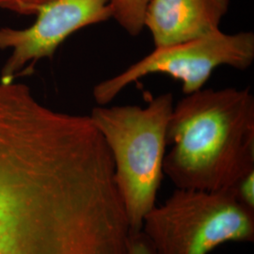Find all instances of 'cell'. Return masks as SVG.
<instances>
[{"label": "cell", "instance_id": "cell-1", "mask_svg": "<svg viewBox=\"0 0 254 254\" xmlns=\"http://www.w3.org/2000/svg\"><path fill=\"white\" fill-rule=\"evenodd\" d=\"M164 175L176 189L220 191L254 171V96L249 88L201 89L174 103Z\"/></svg>", "mask_w": 254, "mask_h": 254}, {"label": "cell", "instance_id": "cell-2", "mask_svg": "<svg viewBox=\"0 0 254 254\" xmlns=\"http://www.w3.org/2000/svg\"><path fill=\"white\" fill-rule=\"evenodd\" d=\"M173 105V94L166 92L152 98L146 107L98 106L91 110V121L111 154L132 232L141 230L146 215L156 205Z\"/></svg>", "mask_w": 254, "mask_h": 254}, {"label": "cell", "instance_id": "cell-3", "mask_svg": "<svg viewBox=\"0 0 254 254\" xmlns=\"http://www.w3.org/2000/svg\"><path fill=\"white\" fill-rule=\"evenodd\" d=\"M156 254H210L226 243L254 241V212L230 190L176 189L155 205L140 230Z\"/></svg>", "mask_w": 254, "mask_h": 254}, {"label": "cell", "instance_id": "cell-4", "mask_svg": "<svg viewBox=\"0 0 254 254\" xmlns=\"http://www.w3.org/2000/svg\"><path fill=\"white\" fill-rule=\"evenodd\" d=\"M254 61V32L218 30L195 40L154 48L125 71L95 85L92 96L99 106H106L128 85L153 73H164L181 82L183 93L189 95L203 89L219 66L245 71Z\"/></svg>", "mask_w": 254, "mask_h": 254}, {"label": "cell", "instance_id": "cell-5", "mask_svg": "<svg viewBox=\"0 0 254 254\" xmlns=\"http://www.w3.org/2000/svg\"><path fill=\"white\" fill-rule=\"evenodd\" d=\"M27 28L0 27V50H9L0 81L11 83L33 72L37 62L51 58L64 41L84 27L111 19L109 0H50Z\"/></svg>", "mask_w": 254, "mask_h": 254}, {"label": "cell", "instance_id": "cell-6", "mask_svg": "<svg viewBox=\"0 0 254 254\" xmlns=\"http://www.w3.org/2000/svg\"><path fill=\"white\" fill-rule=\"evenodd\" d=\"M230 0H151L144 15V28L154 48L207 36L219 26Z\"/></svg>", "mask_w": 254, "mask_h": 254}, {"label": "cell", "instance_id": "cell-7", "mask_svg": "<svg viewBox=\"0 0 254 254\" xmlns=\"http://www.w3.org/2000/svg\"><path fill=\"white\" fill-rule=\"evenodd\" d=\"M111 18L130 36H138L144 29V15L151 0H109Z\"/></svg>", "mask_w": 254, "mask_h": 254}, {"label": "cell", "instance_id": "cell-8", "mask_svg": "<svg viewBox=\"0 0 254 254\" xmlns=\"http://www.w3.org/2000/svg\"><path fill=\"white\" fill-rule=\"evenodd\" d=\"M229 190L241 205L254 212V171L246 173Z\"/></svg>", "mask_w": 254, "mask_h": 254}, {"label": "cell", "instance_id": "cell-9", "mask_svg": "<svg viewBox=\"0 0 254 254\" xmlns=\"http://www.w3.org/2000/svg\"><path fill=\"white\" fill-rule=\"evenodd\" d=\"M50 0H0V8L22 14L33 15Z\"/></svg>", "mask_w": 254, "mask_h": 254}, {"label": "cell", "instance_id": "cell-10", "mask_svg": "<svg viewBox=\"0 0 254 254\" xmlns=\"http://www.w3.org/2000/svg\"><path fill=\"white\" fill-rule=\"evenodd\" d=\"M127 254H156L141 231L132 232L127 243Z\"/></svg>", "mask_w": 254, "mask_h": 254}]
</instances>
